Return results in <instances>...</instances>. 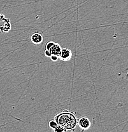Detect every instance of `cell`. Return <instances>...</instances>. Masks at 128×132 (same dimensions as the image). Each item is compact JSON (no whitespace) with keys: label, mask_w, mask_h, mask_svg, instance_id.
I'll use <instances>...</instances> for the list:
<instances>
[{"label":"cell","mask_w":128,"mask_h":132,"mask_svg":"<svg viewBox=\"0 0 128 132\" xmlns=\"http://www.w3.org/2000/svg\"><path fill=\"white\" fill-rule=\"evenodd\" d=\"M54 120L59 125H61L66 130L75 131V127L77 125L78 119L73 112L71 111H63L54 118Z\"/></svg>","instance_id":"6da1fadb"},{"label":"cell","mask_w":128,"mask_h":132,"mask_svg":"<svg viewBox=\"0 0 128 132\" xmlns=\"http://www.w3.org/2000/svg\"><path fill=\"white\" fill-rule=\"evenodd\" d=\"M61 46L59 44L54 43V41H49L45 45V50L49 51L50 53L55 55H58L61 50Z\"/></svg>","instance_id":"7a4b0ae2"},{"label":"cell","mask_w":128,"mask_h":132,"mask_svg":"<svg viewBox=\"0 0 128 132\" xmlns=\"http://www.w3.org/2000/svg\"><path fill=\"white\" fill-rule=\"evenodd\" d=\"M58 57L63 61H68L72 57V52L70 49L68 48H62Z\"/></svg>","instance_id":"3957f363"},{"label":"cell","mask_w":128,"mask_h":132,"mask_svg":"<svg viewBox=\"0 0 128 132\" xmlns=\"http://www.w3.org/2000/svg\"><path fill=\"white\" fill-rule=\"evenodd\" d=\"M77 124L82 130H88L91 126V122L89 118L85 116H82L78 120Z\"/></svg>","instance_id":"277c9868"},{"label":"cell","mask_w":128,"mask_h":132,"mask_svg":"<svg viewBox=\"0 0 128 132\" xmlns=\"http://www.w3.org/2000/svg\"><path fill=\"white\" fill-rule=\"evenodd\" d=\"M43 40V38L42 35L40 33H33L31 36V42L33 44H35V45H39V44L42 43Z\"/></svg>","instance_id":"5b68a950"},{"label":"cell","mask_w":128,"mask_h":132,"mask_svg":"<svg viewBox=\"0 0 128 132\" xmlns=\"http://www.w3.org/2000/svg\"><path fill=\"white\" fill-rule=\"evenodd\" d=\"M54 131L56 132H64V131H66L67 130H66L64 128H63V126H61V125H57V127L54 130Z\"/></svg>","instance_id":"8992f818"},{"label":"cell","mask_w":128,"mask_h":132,"mask_svg":"<svg viewBox=\"0 0 128 132\" xmlns=\"http://www.w3.org/2000/svg\"><path fill=\"white\" fill-rule=\"evenodd\" d=\"M58 125V124L57 123V122L55 120H51L50 122H49V126L52 129V130H54L57 126Z\"/></svg>","instance_id":"52a82bcc"},{"label":"cell","mask_w":128,"mask_h":132,"mask_svg":"<svg viewBox=\"0 0 128 132\" xmlns=\"http://www.w3.org/2000/svg\"><path fill=\"white\" fill-rule=\"evenodd\" d=\"M50 59H51V60H52V61H54V62L57 61V60L59 59L58 55H52L50 56Z\"/></svg>","instance_id":"ba28073f"},{"label":"cell","mask_w":128,"mask_h":132,"mask_svg":"<svg viewBox=\"0 0 128 132\" xmlns=\"http://www.w3.org/2000/svg\"><path fill=\"white\" fill-rule=\"evenodd\" d=\"M44 54H45V55L47 57H50V56H51V54L50 53V52L48 50H45V52H44Z\"/></svg>","instance_id":"9c48e42d"}]
</instances>
